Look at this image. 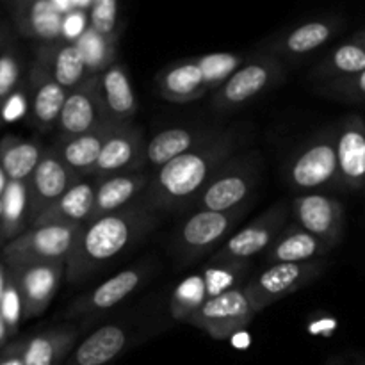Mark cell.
<instances>
[{
	"instance_id": "26",
	"label": "cell",
	"mask_w": 365,
	"mask_h": 365,
	"mask_svg": "<svg viewBox=\"0 0 365 365\" xmlns=\"http://www.w3.org/2000/svg\"><path fill=\"white\" fill-rule=\"evenodd\" d=\"M127 344V335L120 327L107 324L93 331L81 342L68 365H106L116 359Z\"/></svg>"
},
{
	"instance_id": "37",
	"label": "cell",
	"mask_w": 365,
	"mask_h": 365,
	"mask_svg": "<svg viewBox=\"0 0 365 365\" xmlns=\"http://www.w3.org/2000/svg\"><path fill=\"white\" fill-rule=\"evenodd\" d=\"M323 95L344 102H365V70L353 77L330 81L319 89Z\"/></svg>"
},
{
	"instance_id": "6",
	"label": "cell",
	"mask_w": 365,
	"mask_h": 365,
	"mask_svg": "<svg viewBox=\"0 0 365 365\" xmlns=\"http://www.w3.org/2000/svg\"><path fill=\"white\" fill-rule=\"evenodd\" d=\"M287 216V205L284 202L274 203L269 210L246 225L242 230L232 235L217 252H214L210 257V264L248 262L252 257L267 252V248L284 230Z\"/></svg>"
},
{
	"instance_id": "34",
	"label": "cell",
	"mask_w": 365,
	"mask_h": 365,
	"mask_svg": "<svg viewBox=\"0 0 365 365\" xmlns=\"http://www.w3.org/2000/svg\"><path fill=\"white\" fill-rule=\"evenodd\" d=\"M195 61L202 70L209 91L210 89L217 91L245 64V57L232 52L207 53V56L195 57Z\"/></svg>"
},
{
	"instance_id": "36",
	"label": "cell",
	"mask_w": 365,
	"mask_h": 365,
	"mask_svg": "<svg viewBox=\"0 0 365 365\" xmlns=\"http://www.w3.org/2000/svg\"><path fill=\"white\" fill-rule=\"evenodd\" d=\"M248 264L246 262H223V264H210L203 269L207 285V299H212L216 296L230 292L242 285ZM245 287V285H242Z\"/></svg>"
},
{
	"instance_id": "43",
	"label": "cell",
	"mask_w": 365,
	"mask_h": 365,
	"mask_svg": "<svg viewBox=\"0 0 365 365\" xmlns=\"http://www.w3.org/2000/svg\"><path fill=\"white\" fill-rule=\"evenodd\" d=\"M25 114V98L24 95H13L9 100H7V103L4 106V110H2V116L6 121H14L18 120V118H21Z\"/></svg>"
},
{
	"instance_id": "45",
	"label": "cell",
	"mask_w": 365,
	"mask_h": 365,
	"mask_svg": "<svg viewBox=\"0 0 365 365\" xmlns=\"http://www.w3.org/2000/svg\"><path fill=\"white\" fill-rule=\"evenodd\" d=\"M355 41H356V43H360V45H362L364 48H365V31H362V32H360L359 36H356Z\"/></svg>"
},
{
	"instance_id": "47",
	"label": "cell",
	"mask_w": 365,
	"mask_h": 365,
	"mask_svg": "<svg viewBox=\"0 0 365 365\" xmlns=\"http://www.w3.org/2000/svg\"><path fill=\"white\" fill-rule=\"evenodd\" d=\"M0 189H2V175H0Z\"/></svg>"
},
{
	"instance_id": "44",
	"label": "cell",
	"mask_w": 365,
	"mask_h": 365,
	"mask_svg": "<svg viewBox=\"0 0 365 365\" xmlns=\"http://www.w3.org/2000/svg\"><path fill=\"white\" fill-rule=\"evenodd\" d=\"M0 365H25L24 355H21V356H18V355L16 356H9V359L2 360Z\"/></svg>"
},
{
	"instance_id": "46",
	"label": "cell",
	"mask_w": 365,
	"mask_h": 365,
	"mask_svg": "<svg viewBox=\"0 0 365 365\" xmlns=\"http://www.w3.org/2000/svg\"><path fill=\"white\" fill-rule=\"evenodd\" d=\"M2 294H4V287H2V278H0V299H2Z\"/></svg>"
},
{
	"instance_id": "15",
	"label": "cell",
	"mask_w": 365,
	"mask_h": 365,
	"mask_svg": "<svg viewBox=\"0 0 365 365\" xmlns=\"http://www.w3.org/2000/svg\"><path fill=\"white\" fill-rule=\"evenodd\" d=\"M220 132L221 130H216V128H166L146 145L145 160L159 170L177 157L205 145L207 141L216 138Z\"/></svg>"
},
{
	"instance_id": "23",
	"label": "cell",
	"mask_w": 365,
	"mask_h": 365,
	"mask_svg": "<svg viewBox=\"0 0 365 365\" xmlns=\"http://www.w3.org/2000/svg\"><path fill=\"white\" fill-rule=\"evenodd\" d=\"M64 273H66V262L34 264L24 267L20 285L29 312L38 314L48 305Z\"/></svg>"
},
{
	"instance_id": "30",
	"label": "cell",
	"mask_w": 365,
	"mask_h": 365,
	"mask_svg": "<svg viewBox=\"0 0 365 365\" xmlns=\"http://www.w3.org/2000/svg\"><path fill=\"white\" fill-rule=\"evenodd\" d=\"M207 302V285L203 273H195L184 278L173 291L170 299V312L180 323H191Z\"/></svg>"
},
{
	"instance_id": "20",
	"label": "cell",
	"mask_w": 365,
	"mask_h": 365,
	"mask_svg": "<svg viewBox=\"0 0 365 365\" xmlns=\"http://www.w3.org/2000/svg\"><path fill=\"white\" fill-rule=\"evenodd\" d=\"M77 182L81 180L68 170V166L59 159V155L56 152H48L41 157L38 168L32 173L36 207L41 209L43 212L53 202H57L68 189L73 187Z\"/></svg>"
},
{
	"instance_id": "22",
	"label": "cell",
	"mask_w": 365,
	"mask_h": 365,
	"mask_svg": "<svg viewBox=\"0 0 365 365\" xmlns=\"http://www.w3.org/2000/svg\"><path fill=\"white\" fill-rule=\"evenodd\" d=\"M100 88H102L103 106L107 118L114 123H127L134 118L138 110L134 89H132L128 75L123 66L113 64L100 75Z\"/></svg>"
},
{
	"instance_id": "39",
	"label": "cell",
	"mask_w": 365,
	"mask_h": 365,
	"mask_svg": "<svg viewBox=\"0 0 365 365\" xmlns=\"http://www.w3.org/2000/svg\"><path fill=\"white\" fill-rule=\"evenodd\" d=\"M25 205H27V192L21 182H11L4 191L2 214L11 225L18 223L24 216Z\"/></svg>"
},
{
	"instance_id": "41",
	"label": "cell",
	"mask_w": 365,
	"mask_h": 365,
	"mask_svg": "<svg viewBox=\"0 0 365 365\" xmlns=\"http://www.w3.org/2000/svg\"><path fill=\"white\" fill-rule=\"evenodd\" d=\"M18 78L16 61L9 56L0 57V98L9 95L11 89L14 88Z\"/></svg>"
},
{
	"instance_id": "24",
	"label": "cell",
	"mask_w": 365,
	"mask_h": 365,
	"mask_svg": "<svg viewBox=\"0 0 365 365\" xmlns=\"http://www.w3.org/2000/svg\"><path fill=\"white\" fill-rule=\"evenodd\" d=\"M139 282H141V273L138 269L121 271V273L114 274L113 278L103 282L95 291L78 298L70 309V316H84V314L113 309L138 289Z\"/></svg>"
},
{
	"instance_id": "10",
	"label": "cell",
	"mask_w": 365,
	"mask_h": 365,
	"mask_svg": "<svg viewBox=\"0 0 365 365\" xmlns=\"http://www.w3.org/2000/svg\"><path fill=\"white\" fill-rule=\"evenodd\" d=\"M257 314L253 312L245 289L239 287L230 292L207 299L205 305L196 312L191 323L216 341H227L245 330Z\"/></svg>"
},
{
	"instance_id": "8",
	"label": "cell",
	"mask_w": 365,
	"mask_h": 365,
	"mask_svg": "<svg viewBox=\"0 0 365 365\" xmlns=\"http://www.w3.org/2000/svg\"><path fill=\"white\" fill-rule=\"evenodd\" d=\"M82 230L84 225L38 227L11 246V257L24 266L66 262Z\"/></svg>"
},
{
	"instance_id": "38",
	"label": "cell",
	"mask_w": 365,
	"mask_h": 365,
	"mask_svg": "<svg viewBox=\"0 0 365 365\" xmlns=\"http://www.w3.org/2000/svg\"><path fill=\"white\" fill-rule=\"evenodd\" d=\"M89 27L106 38H116L118 2L116 0H95L89 9Z\"/></svg>"
},
{
	"instance_id": "40",
	"label": "cell",
	"mask_w": 365,
	"mask_h": 365,
	"mask_svg": "<svg viewBox=\"0 0 365 365\" xmlns=\"http://www.w3.org/2000/svg\"><path fill=\"white\" fill-rule=\"evenodd\" d=\"M88 14L89 13H84V11H73V13L64 16L63 36L66 38L68 43H77L78 39H81V36L88 31L89 27Z\"/></svg>"
},
{
	"instance_id": "25",
	"label": "cell",
	"mask_w": 365,
	"mask_h": 365,
	"mask_svg": "<svg viewBox=\"0 0 365 365\" xmlns=\"http://www.w3.org/2000/svg\"><path fill=\"white\" fill-rule=\"evenodd\" d=\"M339 25L341 21L337 18H319V20H310L298 25L280 43L274 45V52L292 57L307 56L319 46L327 45L339 31Z\"/></svg>"
},
{
	"instance_id": "31",
	"label": "cell",
	"mask_w": 365,
	"mask_h": 365,
	"mask_svg": "<svg viewBox=\"0 0 365 365\" xmlns=\"http://www.w3.org/2000/svg\"><path fill=\"white\" fill-rule=\"evenodd\" d=\"M68 91L61 88L48 71H43L41 81L34 93V118L43 127H50L59 121L61 110L66 102Z\"/></svg>"
},
{
	"instance_id": "1",
	"label": "cell",
	"mask_w": 365,
	"mask_h": 365,
	"mask_svg": "<svg viewBox=\"0 0 365 365\" xmlns=\"http://www.w3.org/2000/svg\"><path fill=\"white\" fill-rule=\"evenodd\" d=\"M234 148V132L221 130L205 145L164 164L152 175L143 195L146 209L182 210L195 205L214 175L230 160Z\"/></svg>"
},
{
	"instance_id": "21",
	"label": "cell",
	"mask_w": 365,
	"mask_h": 365,
	"mask_svg": "<svg viewBox=\"0 0 365 365\" xmlns=\"http://www.w3.org/2000/svg\"><path fill=\"white\" fill-rule=\"evenodd\" d=\"M163 98L173 103H189L209 93L202 70L195 59L182 61L166 68L157 78Z\"/></svg>"
},
{
	"instance_id": "2",
	"label": "cell",
	"mask_w": 365,
	"mask_h": 365,
	"mask_svg": "<svg viewBox=\"0 0 365 365\" xmlns=\"http://www.w3.org/2000/svg\"><path fill=\"white\" fill-rule=\"evenodd\" d=\"M153 225L155 220L146 207H127L84 225L66 260V280L78 284L91 277L103 264L148 234Z\"/></svg>"
},
{
	"instance_id": "16",
	"label": "cell",
	"mask_w": 365,
	"mask_h": 365,
	"mask_svg": "<svg viewBox=\"0 0 365 365\" xmlns=\"http://www.w3.org/2000/svg\"><path fill=\"white\" fill-rule=\"evenodd\" d=\"M118 125L120 123L109 120L86 134L77 135V138H66L57 146L56 153L77 178L82 175H91L93 168L102 153L103 145L109 135L116 130Z\"/></svg>"
},
{
	"instance_id": "28",
	"label": "cell",
	"mask_w": 365,
	"mask_h": 365,
	"mask_svg": "<svg viewBox=\"0 0 365 365\" xmlns=\"http://www.w3.org/2000/svg\"><path fill=\"white\" fill-rule=\"evenodd\" d=\"M75 341H77V331L70 328L38 335L25 348L24 362L25 365H57L66 356Z\"/></svg>"
},
{
	"instance_id": "4",
	"label": "cell",
	"mask_w": 365,
	"mask_h": 365,
	"mask_svg": "<svg viewBox=\"0 0 365 365\" xmlns=\"http://www.w3.org/2000/svg\"><path fill=\"white\" fill-rule=\"evenodd\" d=\"M259 180V166L255 157L230 159L209 182L195 207L198 210L228 212L252 202Z\"/></svg>"
},
{
	"instance_id": "12",
	"label": "cell",
	"mask_w": 365,
	"mask_h": 365,
	"mask_svg": "<svg viewBox=\"0 0 365 365\" xmlns=\"http://www.w3.org/2000/svg\"><path fill=\"white\" fill-rule=\"evenodd\" d=\"M109 121L100 88V75H89L78 88L68 93L59 116L64 138H77Z\"/></svg>"
},
{
	"instance_id": "48",
	"label": "cell",
	"mask_w": 365,
	"mask_h": 365,
	"mask_svg": "<svg viewBox=\"0 0 365 365\" xmlns=\"http://www.w3.org/2000/svg\"><path fill=\"white\" fill-rule=\"evenodd\" d=\"M0 337H2V324H0Z\"/></svg>"
},
{
	"instance_id": "17",
	"label": "cell",
	"mask_w": 365,
	"mask_h": 365,
	"mask_svg": "<svg viewBox=\"0 0 365 365\" xmlns=\"http://www.w3.org/2000/svg\"><path fill=\"white\" fill-rule=\"evenodd\" d=\"M150 180H152V175L139 173V171L103 178L96 187L95 207H93L89 223L125 209L127 203H130L135 196L148 189Z\"/></svg>"
},
{
	"instance_id": "35",
	"label": "cell",
	"mask_w": 365,
	"mask_h": 365,
	"mask_svg": "<svg viewBox=\"0 0 365 365\" xmlns=\"http://www.w3.org/2000/svg\"><path fill=\"white\" fill-rule=\"evenodd\" d=\"M41 160L39 148L32 143H13L2 152V171L11 182H21L34 173Z\"/></svg>"
},
{
	"instance_id": "13",
	"label": "cell",
	"mask_w": 365,
	"mask_h": 365,
	"mask_svg": "<svg viewBox=\"0 0 365 365\" xmlns=\"http://www.w3.org/2000/svg\"><path fill=\"white\" fill-rule=\"evenodd\" d=\"M145 148L141 130L130 123H120L103 145L91 175L103 180L114 175L135 173L145 160Z\"/></svg>"
},
{
	"instance_id": "5",
	"label": "cell",
	"mask_w": 365,
	"mask_h": 365,
	"mask_svg": "<svg viewBox=\"0 0 365 365\" xmlns=\"http://www.w3.org/2000/svg\"><path fill=\"white\" fill-rule=\"evenodd\" d=\"M291 185L299 191L342 187L337 157V130L321 134L292 159L287 170Z\"/></svg>"
},
{
	"instance_id": "27",
	"label": "cell",
	"mask_w": 365,
	"mask_h": 365,
	"mask_svg": "<svg viewBox=\"0 0 365 365\" xmlns=\"http://www.w3.org/2000/svg\"><path fill=\"white\" fill-rule=\"evenodd\" d=\"M365 70V48L360 43L351 41L337 46L328 53L312 70L314 78L321 81H337V78L353 77Z\"/></svg>"
},
{
	"instance_id": "18",
	"label": "cell",
	"mask_w": 365,
	"mask_h": 365,
	"mask_svg": "<svg viewBox=\"0 0 365 365\" xmlns=\"http://www.w3.org/2000/svg\"><path fill=\"white\" fill-rule=\"evenodd\" d=\"M331 250L330 245L321 241L310 232L303 230L299 225H291L284 228L282 234L274 239L273 245L267 248L266 260L273 264H298L319 260Z\"/></svg>"
},
{
	"instance_id": "9",
	"label": "cell",
	"mask_w": 365,
	"mask_h": 365,
	"mask_svg": "<svg viewBox=\"0 0 365 365\" xmlns=\"http://www.w3.org/2000/svg\"><path fill=\"white\" fill-rule=\"evenodd\" d=\"M284 75L280 61L274 57H255L242 64L214 95L217 110H232L245 106L260 93L277 84Z\"/></svg>"
},
{
	"instance_id": "42",
	"label": "cell",
	"mask_w": 365,
	"mask_h": 365,
	"mask_svg": "<svg viewBox=\"0 0 365 365\" xmlns=\"http://www.w3.org/2000/svg\"><path fill=\"white\" fill-rule=\"evenodd\" d=\"M0 310H2V317L7 321V324L14 327L20 317V298L18 292L13 287L6 289L0 299Z\"/></svg>"
},
{
	"instance_id": "32",
	"label": "cell",
	"mask_w": 365,
	"mask_h": 365,
	"mask_svg": "<svg viewBox=\"0 0 365 365\" xmlns=\"http://www.w3.org/2000/svg\"><path fill=\"white\" fill-rule=\"evenodd\" d=\"M84 56L89 75H102L109 66H113L114 52H116V38H106L88 27V31L77 41Z\"/></svg>"
},
{
	"instance_id": "29",
	"label": "cell",
	"mask_w": 365,
	"mask_h": 365,
	"mask_svg": "<svg viewBox=\"0 0 365 365\" xmlns=\"http://www.w3.org/2000/svg\"><path fill=\"white\" fill-rule=\"evenodd\" d=\"M50 75L68 93L78 88L89 77L84 56L77 43H66L53 50L50 59Z\"/></svg>"
},
{
	"instance_id": "19",
	"label": "cell",
	"mask_w": 365,
	"mask_h": 365,
	"mask_svg": "<svg viewBox=\"0 0 365 365\" xmlns=\"http://www.w3.org/2000/svg\"><path fill=\"white\" fill-rule=\"evenodd\" d=\"M96 189L88 182H77L57 202L38 216V227L46 225H88L95 207Z\"/></svg>"
},
{
	"instance_id": "14",
	"label": "cell",
	"mask_w": 365,
	"mask_h": 365,
	"mask_svg": "<svg viewBox=\"0 0 365 365\" xmlns=\"http://www.w3.org/2000/svg\"><path fill=\"white\" fill-rule=\"evenodd\" d=\"M337 157L342 189L365 191V120L348 116L337 130Z\"/></svg>"
},
{
	"instance_id": "3",
	"label": "cell",
	"mask_w": 365,
	"mask_h": 365,
	"mask_svg": "<svg viewBox=\"0 0 365 365\" xmlns=\"http://www.w3.org/2000/svg\"><path fill=\"white\" fill-rule=\"evenodd\" d=\"M327 269L324 260H310L298 264H273L262 273L245 284V294L253 312L260 314L269 305L287 298L292 292L307 287Z\"/></svg>"
},
{
	"instance_id": "49",
	"label": "cell",
	"mask_w": 365,
	"mask_h": 365,
	"mask_svg": "<svg viewBox=\"0 0 365 365\" xmlns=\"http://www.w3.org/2000/svg\"><path fill=\"white\" fill-rule=\"evenodd\" d=\"M0 214H2V202H0Z\"/></svg>"
},
{
	"instance_id": "33",
	"label": "cell",
	"mask_w": 365,
	"mask_h": 365,
	"mask_svg": "<svg viewBox=\"0 0 365 365\" xmlns=\"http://www.w3.org/2000/svg\"><path fill=\"white\" fill-rule=\"evenodd\" d=\"M64 14L53 0H39L27 9V31L43 41H53L63 36Z\"/></svg>"
},
{
	"instance_id": "11",
	"label": "cell",
	"mask_w": 365,
	"mask_h": 365,
	"mask_svg": "<svg viewBox=\"0 0 365 365\" xmlns=\"http://www.w3.org/2000/svg\"><path fill=\"white\" fill-rule=\"evenodd\" d=\"M292 216L303 230L319 237L331 248L341 242L344 234V207L339 200L327 195H302L291 203Z\"/></svg>"
},
{
	"instance_id": "7",
	"label": "cell",
	"mask_w": 365,
	"mask_h": 365,
	"mask_svg": "<svg viewBox=\"0 0 365 365\" xmlns=\"http://www.w3.org/2000/svg\"><path fill=\"white\" fill-rule=\"evenodd\" d=\"M248 207L250 203L228 210V212L198 210L192 214L178 230L177 241H175L178 253L184 259H195V257L209 253L223 239H227V235H230L235 225L248 212Z\"/></svg>"
}]
</instances>
